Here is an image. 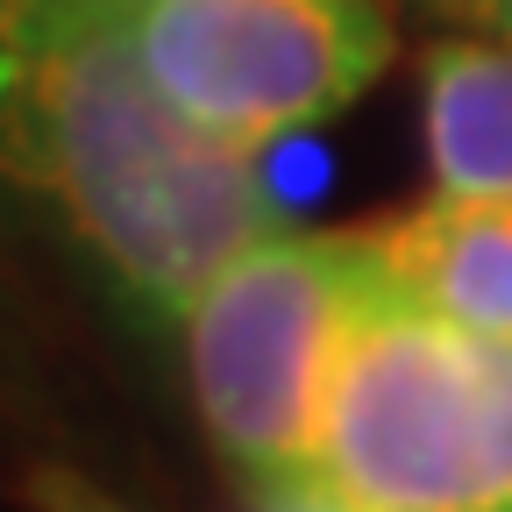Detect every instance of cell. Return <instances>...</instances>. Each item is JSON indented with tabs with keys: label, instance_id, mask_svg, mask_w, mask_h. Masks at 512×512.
<instances>
[{
	"label": "cell",
	"instance_id": "cell-1",
	"mask_svg": "<svg viewBox=\"0 0 512 512\" xmlns=\"http://www.w3.org/2000/svg\"><path fill=\"white\" fill-rule=\"evenodd\" d=\"M0 171L157 320L271 235L256 150L185 121L114 15H0Z\"/></svg>",
	"mask_w": 512,
	"mask_h": 512
},
{
	"label": "cell",
	"instance_id": "cell-2",
	"mask_svg": "<svg viewBox=\"0 0 512 512\" xmlns=\"http://www.w3.org/2000/svg\"><path fill=\"white\" fill-rule=\"evenodd\" d=\"M313 470L363 512H512V335L463 328L377 278Z\"/></svg>",
	"mask_w": 512,
	"mask_h": 512
},
{
	"label": "cell",
	"instance_id": "cell-3",
	"mask_svg": "<svg viewBox=\"0 0 512 512\" xmlns=\"http://www.w3.org/2000/svg\"><path fill=\"white\" fill-rule=\"evenodd\" d=\"M370 292L377 256L363 235L271 228L178 313L192 406L242 484L313 470L335 370Z\"/></svg>",
	"mask_w": 512,
	"mask_h": 512
},
{
	"label": "cell",
	"instance_id": "cell-4",
	"mask_svg": "<svg viewBox=\"0 0 512 512\" xmlns=\"http://www.w3.org/2000/svg\"><path fill=\"white\" fill-rule=\"evenodd\" d=\"M121 36L150 86L235 150L342 114L392 57L377 0H143Z\"/></svg>",
	"mask_w": 512,
	"mask_h": 512
},
{
	"label": "cell",
	"instance_id": "cell-5",
	"mask_svg": "<svg viewBox=\"0 0 512 512\" xmlns=\"http://www.w3.org/2000/svg\"><path fill=\"white\" fill-rule=\"evenodd\" d=\"M377 278L484 335H512V200H434L363 228Z\"/></svg>",
	"mask_w": 512,
	"mask_h": 512
},
{
	"label": "cell",
	"instance_id": "cell-6",
	"mask_svg": "<svg viewBox=\"0 0 512 512\" xmlns=\"http://www.w3.org/2000/svg\"><path fill=\"white\" fill-rule=\"evenodd\" d=\"M420 136L441 200H512V43L448 36L427 50Z\"/></svg>",
	"mask_w": 512,
	"mask_h": 512
},
{
	"label": "cell",
	"instance_id": "cell-7",
	"mask_svg": "<svg viewBox=\"0 0 512 512\" xmlns=\"http://www.w3.org/2000/svg\"><path fill=\"white\" fill-rule=\"evenodd\" d=\"M249 512H363L342 484H328L320 470L299 477H271V484H249Z\"/></svg>",
	"mask_w": 512,
	"mask_h": 512
},
{
	"label": "cell",
	"instance_id": "cell-8",
	"mask_svg": "<svg viewBox=\"0 0 512 512\" xmlns=\"http://www.w3.org/2000/svg\"><path fill=\"white\" fill-rule=\"evenodd\" d=\"M29 512H128L121 498H107L100 484H86L79 470H36L29 477Z\"/></svg>",
	"mask_w": 512,
	"mask_h": 512
},
{
	"label": "cell",
	"instance_id": "cell-9",
	"mask_svg": "<svg viewBox=\"0 0 512 512\" xmlns=\"http://www.w3.org/2000/svg\"><path fill=\"white\" fill-rule=\"evenodd\" d=\"M143 8V0H0V15H128Z\"/></svg>",
	"mask_w": 512,
	"mask_h": 512
},
{
	"label": "cell",
	"instance_id": "cell-10",
	"mask_svg": "<svg viewBox=\"0 0 512 512\" xmlns=\"http://www.w3.org/2000/svg\"><path fill=\"white\" fill-rule=\"evenodd\" d=\"M448 8H463V15H491L498 0H448Z\"/></svg>",
	"mask_w": 512,
	"mask_h": 512
},
{
	"label": "cell",
	"instance_id": "cell-11",
	"mask_svg": "<svg viewBox=\"0 0 512 512\" xmlns=\"http://www.w3.org/2000/svg\"><path fill=\"white\" fill-rule=\"evenodd\" d=\"M491 22H498V29L512 36V0H498V8H491Z\"/></svg>",
	"mask_w": 512,
	"mask_h": 512
}]
</instances>
